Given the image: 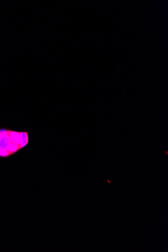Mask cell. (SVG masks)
Wrapping results in <instances>:
<instances>
[{
    "label": "cell",
    "instance_id": "6da1fadb",
    "mask_svg": "<svg viewBox=\"0 0 168 252\" xmlns=\"http://www.w3.org/2000/svg\"><path fill=\"white\" fill-rule=\"evenodd\" d=\"M29 143V134L25 132L0 129V158L13 156Z\"/></svg>",
    "mask_w": 168,
    "mask_h": 252
}]
</instances>
